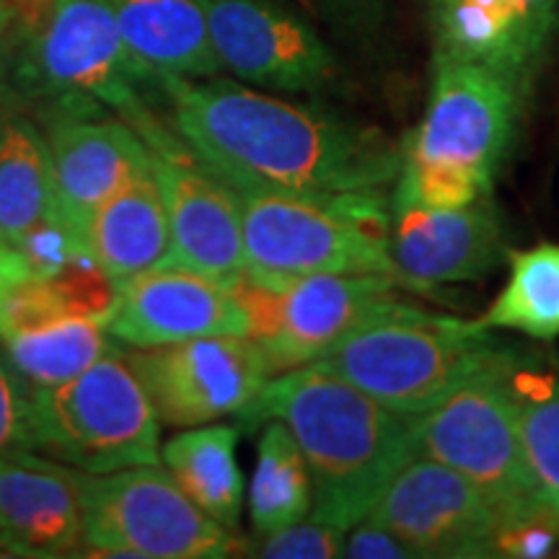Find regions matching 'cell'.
Returning <instances> with one entry per match:
<instances>
[{
    "label": "cell",
    "instance_id": "cell-12",
    "mask_svg": "<svg viewBox=\"0 0 559 559\" xmlns=\"http://www.w3.org/2000/svg\"><path fill=\"white\" fill-rule=\"evenodd\" d=\"M124 358L166 428H198L239 415L272 376L262 349L234 334L135 349Z\"/></svg>",
    "mask_w": 559,
    "mask_h": 559
},
{
    "label": "cell",
    "instance_id": "cell-25",
    "mask_svg": "<svg viewBox=\"0 0 559 559\" xmlns=\"http://www.w3.org/2000/svg\"><path fill=\"white\" fill-rule=\"evenodd\" d=\"M262 425L249 485V519L257 536H270L309 519L313 485L309 464L290 430L280 419Z\"/></svg>",
    "mask_w": 559,
    "mask_h": 559
},
{
    "label": "cell",
    "instance_id": "cell-32",
    "mask_svg": "<svg viewBox=\"0 0 559 559\" xmlns=\"http://www.w3.org/2000/svg\"><path fill=\"white\" fill-rule=\"evenodd\" d=\"M342 557L349 559H417L407 544L394 531L381 526L379 521L362 519L347 531L345 551Z\"/></svg>",
    "mask_w": 559,
    "mask_h": 559
},
{
    "label": "cell",
    "instance_id": "cell-16",
    "mask_svg": "<svg viewBox=\"0 0 559 559\" xmlns=\"http://www.w3.org/2000/svg\"><path fill=\"white\" fill-rule=\"evenodd\" d=\"M389 251L396 277L409 290L477 283L508 257L506 226L492 194L456 210L391 202Z\"/></svg>",
    "mask_w": 559,
    "mask_h": 559
},
{
    "label": "cell",
    "instance_id": "cell-13",
    "mask_svg": "<svg viewBox=\"0 0 559 559\" xmlns=\"http://www.w3.org/2000/svg\"><path fill=\"white\" fill-rule=\"evenodd\" d=\"M148 145L169 215V257L164 264L234 288L247 275L236 190L187 148L171 124L151 135Z\"/></svg>",
    "mask_w": 559,
    "mask_h": 559
},
{
    "label": "cell",
    "instance_id": "cell-3",
    "mask_svg": "<svg viewBox=\"0 0 559 559\" xmlns=\"http://www.w3.org/2000/svg\"><path fill=\"white\" fill-rule=\"evenodd\" d=\"M391 192L285 194L236 190L247 275L285 283L306 275H389Z\"/></svg>",
    "mask_w": 559,
    "mask_h": 559
},
{
    "label": "cell",
    "instance_id": "cell-6",
    "mask_svg": "<svg viewBox=\"0 0 559 559\" xmlns=\"http://www.w3.org/2000/svg\"><path fill=\"white\" fill-rule=\"evenodd\" d=\"M515 366V353L506 349L474 370L436 407L412 417L417 456L451 466L498 513L542 498L523 453Z\"/></svg>",
    "mask_w": 559,
    "mask_h": 559
},
{
    "label": "cell",
    "instance_id": "cell-10",
    "mask_svg": "<svg viewBox=\"0 0 559 559\" xmlns=\"http://www.w3.org/2000/svg\"><path fill=\"white\" fill-rule=\"evenodd\" d=\"M528 86L477 62L432 52V86L423 122L402 143V158L464 171L495 190L519 135Z\"/></svg>",
    "mask_w": 559,
    "mask_h": 559
},
{
    "label": "cell",
    "instance_id": "cell-31",
    "mask_svg": "<svg viewBox=\"0 0 559 559\" xmlns=\"http://www.w3.org/2000/svg\"><path fill=\"white\" fill-rule=\"evenodd\" d=\"M24 449L32 451L29 404L13 370L0 360V456Z\"/></svg>",
    "mask_w": 559,
    "mask_h": 559
},
{
    "label": "cell",
    "instance_id": "cell-7",
    "mask_svg": "<svg viewBox=\"0 0 559 559\" xmlns=\"http://www.w3.org/2000/svg\"><path fill=\"white\" fill-rule=\"evenodd\" d=\"M79 492L83 544L96 555L221 559L236 549L234 531L194 506L160 461L109 474L79 472Z\"/></svg>",
    "mask_w": 559,
    "mask_h": 559
},
{
    "label": "cell",
    "instance_id": "cell-27",
    "mask_svg": "<svg viewBox=\"0 0 559 559\" xmlns=\"http://www.w3.org/2000/svg\"><path fill=\"white\" fill-rule=\"evenodd\" d=\"M519 430L534 485L544 500H559V383L521 396Z\"/></svg>",
    "mask_w": 559,
    "mask_h": 559
},
{
    "label": "cell",
    "instance_id": "cell-4",
    "mask_svg": "<svg viewBox=\"0 0 559 559\" xmlns=\"http://www.w3.org/2000/svg\"><path fill=\"white\" fill-rule=\"evenodd\" d=\"M506 349L479 321L402 304L347 334L317 362L383 407L417 417Z\"/></svg>",
    "mask_w": 559,
    "mask_h": 559
},
{
    "label": "cell",
    "instance_id": "cell-9",
    "mask_svg": "<svg viewBox=\"0 0 559 559\" xmlns=\"http://www.w3.org/2000/svg\"><path fill=\"white\" fill-rule=\"evenodd\" d=\"M400 285L389 275H306L285 283L243 275L234 290L247 313V337L275 376L321 360L347 334L402 306Z\"/></svg>",
    "mask_w": 559,
    "mask_h": 559
},
{
    "label": "cell",
    "instance_id": "cell-29",
    "mask_svg": "<svg viewBox=\"0 0 559 559\" xmlns=\"http://www.w3.org/2000/svg\"><path fill=\"white\" fill-rule=\"evenodd\" d=\"M347 531L330 523L304 519L288 528L262 536L260 557L270 559H334L345 551Z\"/></svg>",
    "mask_w": 559,
    "mask_h": 559
},
{
    "label": "cell",
    "instance_id": "cell-15",
    "mask_svg": "<svg viewBox=\"0 0 559 559\" xmlns=\"http://www.w3.org/2000/svg\"><path fill=\"white\" fill-rule=\"evenodd\" d=\"M45 138L60 215L79 241L102 202L153 169L145 138L102 104H52L45 111Z\"/></svg>",
    "mask_w": 559,
    "mask_h": 559
},
{
    "label": "cell",
    "instance_id": "cell-26",
    "mask_svg": "<svg viewBox=\"0 0 559 559\" xmlns=\"http://www.w3.org/2000/svg\"><path fill=\"white\" fill-rule=\"evenodd\" d=\"M506 288L479 319L487 330L521 332L531 340L559 337V243H539L508 257Z\"/></svg>",
    "mask_w": 559,
    "mask_h": 559
},
{
    "label": "cell",
    "instance_id": "cell-22",
    "mask_svg": "<svg viewBox=\"0 0 559 559\" xmlns=\"http://www.w3.org/2000/svg\"><path fill=\"white\" fill-rule=\"evenodd\" d=\"M60 218L47 138L26 115L0 117V243L19 247Z\"/></svg>",
    "mask_w": 559,
    "mask_h": 559
},
{
    "label": "cell",
    "instance_id": "cell-17",
    "mask_svg": "<svg viewBox=\"0 0 559 559\" xmlns=\"http://www.w3.org/2000/svg\"><path fill=\"white\" fill-rule=\"evenodd\" d=\"M111 340L135 349L177 345L200 337H247L249 324L230 285L174 264L117 285L107 313Z\"/></svg>",
    "mask_w": 559,
    "mask_h": 559
},
{
    "label": "cell",
    "instance_id": "cell-30",
    "mask_svg": "<svg viewBox=\"0 0 559 559\" xmlns=\"http://www.w3.org/2000/svg\"><path fill=\"white\" fill-rule=\"evenodd\" d=\"M347 41H373L389 19V0H306Z\"/></svg>",
    "mask_w": 559,
    "mask_h": 559
},
{
    "label": "cell",
    "instance_id": "cell-5",
    "mask_svg": "<svg viewBox=\"0 0 559 559\" xmlns=\"http://www.w3.org/2000/svg\"><path fill=\"white\" fill-rule=\"evenodd\" d=\"M32 451L86 474L158 464L160 423L124 355L111 349L81 376L24 391Z\"/></svg>",
    "mask_w": 559,
    "mask_h": 559
},
{
    "label": "cell",
    "instance_id": "cell-28",
    "mask_svg": "<svg viewBox=\"0 0 559 559\" xmlns=\"http://www.w3.org/2000/svg\"><path fill=\"white\" fill-rule=\"evenodd\" d=\"M492 557L549 559L559 557V506L536 498L498 513Z\"/></svg>",
    "mask_w": 559,
    "mask_h": 559
},
{
    "label": "cell",
    "instance_id": "cell-34",
    "mask_svg": "<svg viewBox=\"0 0 559 559\" xmlns=\"http://www.w3.org/2000/svg\"><path fill=\"white\" fill-rule=\"evenodd\" d=\"M555 502H557V506H559V500H555Z\"/></svg>",
    "mask_w": 559,
    "mask_h": 559
},
{
    "label": "cell",
    "instance_id": "cell-14",
    "mask_svg": "<svg viewBox=\"0 0 559 559\" xmlns=\"http://www.w3.org/2000/svg\"><path fill=\"white\" fill-rule=\"evenodd\" d=\"M368 519L394 531L417 559H487L498 510L451 466L415 453L383 487Z\"/></svg>",
    "mask_w": 559,
    "mask_h": 559
},
{
    "label": "cell",
    "instance_id": "cell-20",
    "mask_svg": "<svg viewBox=\"0 0 559 559\" xmlns=\"http://www.w3.org/2000/svg\"><path fill=\"white\" fill-rule=\"evenodd\" d=\"M81 247L115 285L166 262L169 215L153 169L128 181L94 210L81 234Z\"/></svg>",
    "mask_w": 559,
    "mask_h": 559
},
{
    "label": "cell",
    "instance_id": "cell-11",
    "mask_svg": "<svg viewBox=\"0 0 559 559\" xmlns=\"http://www.w3.org/2000/svg\"><path fill=\"white\" fill-rule=\"evenodd\" d=\"M223 70L277 94H319L342 68L321 34L283 0H198Z\"/></svg>",
    "mask_w": 559,
    "mask_h": 559
},
{
    "label": "cell",
    "instance_id": "cell-2",
    "mask_svg": "<svg viewBox=\"0 0 559 559\" xmlns=\"http://www.w3.org/2000/svg\"><path fill=\"white\" fill-rule=\"evenodd\" d=\"M280 419L311 472L309 519L349 531L366 519L391 477L415 456L412 417L383 407L334 370L309 362L270 376L239 425Z\"/></svg>",
    "mask_w": 559,
    "mask_h": 559
},
{
    "label": "cell",
    "instance_id": "cell-21",
    "mask_svg": "<svg viewBox=\"0 0 559 559\" xmlns=\"http://www.w3.org/2000/svg\"><path fill=\"white\" fill-rule=\"evenodd\" d=\"M128 52L156 81L215 79L223 66L198 0H109Z\"/></svg>",
    "mask_w": 559,
    "mask_h": 559
},
{
    "label": "cell",
    "instance_id": "cell-18",
    "mask_svg": "<svg viewBox=\"0 0 559 559\" xmlns=\"http://www.w3.org/2000/svg\"><path fill=\"white\" fill-rule=\"evenodd\" d=\"M559 26V0H432L436 52L531 88Z\"/></svg>",
    "mask_w": 559,
    "mask_h": 559
},
{
    "label": "cell",
    "instance_id": "cell-8",
    "mask_svg": "<svg viewBox=\"0 0 559 559\" xmlns=\"http://www.w3.org/2000/svg\"><path fill=\"white\" fill-rule=\"evenodd\" d=\"M19 81L52 104H102L130 124L156 81L124 47L109 0H55L45 21L21 39Z\"/></svg>",
    "mask_w": 559,
    "mask_h": 559
},
{
    "label": "cell",
    "instance_id": "cell-1",
    "mask_svg": "<svg viewBox=\"0 0 559 559\" xmlns=\"http://www.w3.org/2000/svg\"><path fill=\"white\" fill-rule=\"evenodd\" d=\"M169 124L234 190L391 192L402 145L379 128L221 79L160 75Z\"/></svg>",
    "mask_w": 559,
    "mask_h": 559
},
{
    "label": "cell",
    "instance_id": "cell-33",
    "mask_svg": "<svg viewBox=\"0 0 559 559\" xmlns=\"http://www.w3.org/2000/svg\"><path fill=\"white\" fill-rule=\"evenodd\" d=\"M0 24H3V0H0Z\"/></svg>",
    "mask_w": 559,
    "mask_h": 559
},
{
    "label": "cell",
    "instance_id": "cell-23",
    "mask_svg": "<svg viewBox=\"0 0 559 559\" xmlns=\"http://www.w3.org/2000/svg\"><path fill=\"white\" fill-rule=\"evenodd\" d=\"M241 428H185L160 445V461L210 519L236 531L243 508V477L236 459Z\"/></svg>",
    "mask_w": 559,
    "mask_h": 559
},
{
    "label": "cell",
    "instance_id": "cell-19",
    "mask_svg": "<svg viewBox=\"0 0 559 559\" xmlns=\"http://www.w3.org/2000/svg\"><path fill=\"white\" fill-rule=\"evenodd\" d=\"M83 544L79 472L34 451L0 456V557H66Z\"/></svg>",
    "mask_w": 559,
    "mask_h": 559
},
{
    "label": "cell",
    "instance_id": "cell-24",
    "mask_svg": "<svg viewBox=\"0 0 559 559\" xmlns=\"http://www.w3.org/2000/svg\"><path fill=\"white\" fill-rule=\"evenodd\" d=\"M9 368L21 389L60 386L111 353L107 321L86 313H70L16 332L3 340Z\"/></svg>",
    "mask_w": 559,
    "mask_h": 559
}]
</instances>
